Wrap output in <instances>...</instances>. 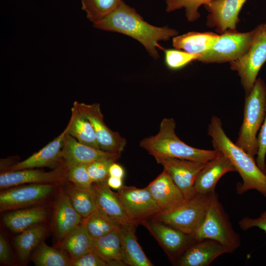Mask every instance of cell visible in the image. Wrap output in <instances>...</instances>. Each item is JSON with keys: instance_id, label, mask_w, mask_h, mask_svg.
<instances>
[{"instance_id": "cell-1", "label": "cell", "mask_w": 266, "mask_h": 266, "mask_svg": "<svg viewBox=\"0 0 266 266\" xmlns=\"http://www.w3.org/2000/svg\"><path fill=\"white\" fill-rule=\"evenodd\" d=\"M93 26L100 30L121 33L135 39L155 60L159 57L157 48L164 49L158 42L167 41L178 34L176 30L167 26L159 27L149 24L122 0L115 10Z\"/></svg>"}, {"instance_id": "cell-2", "label": "cell", "mask_w": 266, "mask_h": 266, "mask_svg": "<svg viewBox=\"0 0 266 266\" xmlns=\"http://www.w3.org/2000/svg\"><path fill=\"white\" fill-rule=\"evenodd\" d=\"M207 133L211 138L214 149L227 157L241 176L242 182L236 185L241 195L255 190L266 198V174L258 166L254 157L233 142L225 132L221 119L213 116L208 126Z\"/></svg>"}, {"instance_id": "cell-3", "label": "cell", "mask_w": 266, "mask_h": 266, "mask_svg": "<svg viewBox=\"0 0 266 266\" xmlns=\"http://www.w3.org/2000/svg\"><path fill=\"white\" fill-rule=\"evenodd\" d=\"M176 123L172 118L163 119L159 131L155 135L144 138L139 146L155 157H169L207 163L220 152L192 147L180 139L176 134Z\"/></svg>"}, {"instance_id": "cell-4", "label": "cell", "mask_w": 266, "mask_h": 266, "mask_svg": "<svg viewBox=\"0 0 266 266\" xmlns=\"http://www.w3.org/2000/svg\"><path fill=\"white\" fill-rule=\"evenodd\" d=\"M266 111V85L261 78L257 79L246 96L243 119L235 144L254 157L258 152L257 134L265 119Z\"/></svg>"}, {"instance_id": "cell-5", "label": "cell", "mask_w": 266, "mask_h": 266, "mask_svg": "<svg viewBox=\"0 0 266 266\" xmlns=\"http://www.w3.org/2000/svg\"><path fill=\"white\" fill-rule=\"evenodd\" d=\"M196 241L212 239L233 252L241 244L239 235L234 230L216 192L212 196L204 220L192 234Z\"/></svg>"}, {"instance_id": "cell-6", "label": "cell", "mask_w": 266, "mask_h": 266, "mask_svg": "<svg viewBox=\"0 0 266 266\" xmlns=\"http://www.w3.org/2000/svg\"><path fill=\"white\" fill-rule=\"evenodd\" d=\"M213 193L196 194L172 208L161 211L153 216L151 220L192 234L204 220Z\"/></svg>"}, {"instance_id": "cell-7", "label": "cell", "mask_w": 266, "mask_h": 266, "mask_svg": "<svg viewBox=\"0 0 266 266\" xmlns=\"http://www.w3.org/2000/svg\"><path fill=\"white\" fill-rule=\"evenodd\" d=\"M258 26L248 32L229 29L219 34L215 43L200 56L198 61L204 63H223L233 61L244 55L250 47Z\"/></svg>"}, {"instance_id": "cell-8", "label": "cell", "mask_w": 266, "mask_h": 266, "mask_svg": "<svg viewBox=\"0 0 266 266\" xmlns=\"http://www.w3.org/2000/svg\"><path fill=\"white\" fill-rule=\"evenodd\" d=\"M266 61V28L258 26V31L247 52L230 63L231 68L237 71L246 96L251 91L258 74Z\"/></svg>"}, {"instance_id": "cell-9", "label": "cell", "mask_w": 266, "mask_h": 266, "mask_svg": "<svg viewBox=\"0 0 266 266\" xmlns=\"http://www.w3.org/2000/svg\"><path fill=\"white\" fill-rule=\"evenodd\" d=\"M55 184H26L1 190L0 212L24 208L41 202L54 191Z\"/></svg>"}, {"instance_id": "cell-10", "label": "cell", "mask_w": 266, "mask_h": 266, "mask_svg": "<svg viewBox=\"0 0 266 266\" xmlns=\"http://www.w3.org/2000/svg\"><path fill=\"white\" fill-rule=\"evenodd\" d=\"M117 194L127 214L135 225L161 211L147 188L123 185Z\"/></svg>"}, {"instance_id": "cell-11", "label": "cell", "mask_w": 266, "mask_h": 266, "mask_svg": "<svg viewBox=\"0 0 266 266\" xmlns=\"http://www.w3.org/2000/svg\"><path fill=\"white\" fill-rule=\"evenodd\" d=\"M75 101L79 110L91 123L100 149L110 153L121 154L126 146V140L106 126L100 105L98 103L88 104Z\"/></svg>"}, {"instance_id": "cell-12", "label": "cell", "mask_w": 266, "mask_h": 266, "mask_svg": "<svg viewBox=\"0 0 266 266\" xmlns=\"http://www.w3.org/2000/svg\"><path fill=\"white\" fill-rule=\"evenodd\" d=\"M170 175L185 199L194 197L196 193L194 183L200 171L206 163L169 157H155Z\"/></svg>"}, {"instance_id": "cell-13", "label": "cell", "mask_w": 266, "mask_h": 266, "mask_svg": "<svg viewBox=\"0 0 266 266\" xmlns=\"http://www.w3.org/2000/svg\"><path fill=\"white\" fill-rule=\"evenodd\" d=\"M67 168L63 163L53 170L46 172L43 169L29 168L1 172L0 190L26 184H51L57 185L67 179Z\"/></svg>"}, {"instance_id": "cell-14", "label": "cell", "mask_w": 266, "mask_h": 266, "mask_svg": "<svg viewBox=\"0 0 266 266\" xmlns=\"http://www.w3.org/2000/svg\"><path fill=\"white\" fill-rule=\"evenodd\" d=\"M159 242L171 260L178 259L196 240L192 234L185 233L170 226L153 220L141 223Z\"/></svg>"}, {"instance_id": "cell-15", "label": "cell", "mask_w": 266, "mask_h": 266, "mask_svg": "<svg viewBox=\"0 0 266 266\" xmlns=\"http://www.w3.org/2000/svg\"><path fill=\"white\" fill-rule=\"evenodd\" d=\"M246 0H212L205 4L207 26L214 28L220 34L228 30L236 29L239 13Z\"/></svg>"}, {"instance_id": "cell-16", "label": "cell", "mask_w": 266, "mask_h": 266, "mask_svg": "<svg viewBox=\"0 0 266 266\" xmlns=\"http://www.w3.org/2000/svg\"><path fill=\"white\" fill-rule=\"evenodd\" d=\"M63 161L67 168L107 159L118 160L121 154L110 153L84 144L66 132L62 150Z\"/></svg>"}, {"instance_id": "cell-17", "label": "cell", "mask_w": 266, "mask_h": 266, "mask_svg": "<svg viewBox=\"0 0 266 266\" xmlns=\"http://www.w3.org/2000/svg\"><path fill=\"white\" fill-rule=\"evenodd\" d=\"M66 132L67 129L66 127L62 133L38 152L21 162H18L3 172L42 167L56 168L63 162L62 150Z\"/></svg>"}, {"instance_id": "cell-18", "label": "cell", "mask_w": 266, "mask_h": 266, "mask_svg": "<svg viewBox=\"0 0 266 266\" xmlns=\"http://www.w3.org/2000/svg\"><path fill=\"white\" fill-rule=\"evenodd\" d=\"M229 249L218 241L203 239L195 241L177 261L180 266H208L215 259Z\"/></svg>"}, {"instance_id": "cell-19", "label": "cell", "mask_w": 266, "mask_h": 266, "mask_svg": "<svg viewBox=\"0 0 266 266\" xmlns=\"http://www.w3.org/2000/svg\"><path fill=\"white\" fill-rule=\"evenodd\" d=\"M236 169L230 160L221 152L215 158L206 163L198 173L194 183L195 193L210 194L215 192L219 179L225 174Z\"/></svg>"}, {"instance_id": "cell-20", "label": "cell", "mask_w": 266, "mask_h": 266, "mask_svg": "<svg viewBox=\"0 0 266 266\" xmlns=\"http://www.w3.org/2000/svg\"><path fill=\"white\" fill-rule=\"evenodd\" d=\"M97 208L120 226H135L126 213L117 194L106 182L93 183Z\"/></svg>"}, {"instance_id": "cell-21", "label": "cell", "mask_w": 266, "mask_h": 266, "mask_svg": "<svg viewBox=\"0 0 266 266\" xmlns=\"http://www.w3.org/2000/svg\"><path fill=\"white\" fill-rule=\"evenodd\" d=\"M146 188L161 211L172 208L185 200L170 175L164 169Z\"/></svg>"}, {"instance_id": "cell-22", "label": "cell", "mask_w": 266, "mask_h": 266, "mask_svg": "<svg viewBox=\"0 0 266 266\" xmlns=\"http://www.w3.org/2000/svg\"><path fill=\"white\" fill-rule=\"evenodd\" d=\"M83 222L84 219L75 210L66 194H60L54 212V230L60 242Z\"/></svg>"}, {"instance_id": "cell-23", "label": "cell", "mask_w": 266, "mask_h": 266, "mask_svg": "<svg viewBox=\"0 0 266 266\" xmlns=\"http://www.w3.org/2000/svg\"><path fill=\"white\" fill-rule=\"evenodd\" d=\"M48 213L47 208L42 206L13 210L4 215L3 222L10 231L19 233L42 224L47 219Z\"/></svg>"}, {"instance_id": "cell-24", "label": "cell", "mask_w": 266, "mask_h": 266, "mask_svg": "<svg viewBox=\"0 0 266 266\" xmlns=\"http://www.w3.org/2000/svg\"><path fill=\"white\" fill-rule=\"evenodd\" d=\"M120 228L93 239V251L106 262L107 266L127 265L122 249Z\"/></svg>"}, {"instance_id": "cell-25", "label": "cell", "mask_w": 266, "mask_h": 266, "mask_svg": "<svg viewBox=\"0 0 266 266\" xmlns=\"http://www.w3.org/2000/svg\"><path fill=\"white\" fill-rule=\"evenodd\" d=\"M219 36V34L212 32H190L173 37L172 45L176 49L200 56L211 47Z\"/></svg>"}, {"instance_id": "cell-26", "label": "cell", "mask_w": 266, "mask_h": 266, "mask_svg": "<svg viewBox=\"0 0 266 266\" xmlns=\"http://www.w3.org/2000/svg\"><path fill=\"white\" fill-rule=\"evenodd\" d=\"M71 112V117L66 127L67 133L80 143L100 149L91 123L79 110L76 101Z\"/></svg>"}, {"instance_id": "cell-27", "label": "cell", "mask_w": 266, "mask_h": 266, "mask_svg": "<svg viewBox=\"0 0 266 266\" xmlns=\"http://www.w3.org/2000/svg\"><path fill=\"white\" fill-rule=\"evenodd\" d=\"M133 225L121 226L120 234L122 249L127 265L152 266L139 245L135 235Z\"/></svg>"}, {"instance_id": "cell-28", "label": "cell", "mask_w": 266, "mask_h": 266, "mask_svg": "<svg viewBox=\"0 0 266 266\" xmlns=\"http://www.w3.org/2000/svg\"><path fill=\"white\" fill-rule=\"evenodd\" d=\"M94 240L82 224L60 241L61 248L73 261L93 250Z\"/></svg>"}, {"instance_id": "cell-29", "label": "cell", "mask_w": 266, "mask_h": 266, "mask_svg": "<svg viewBox=\"0 0 266 266\" xmlns=\"http://www.w3.org/2000/svg\"><path fill=\"white\" fill-rule=\"evenodd\" d=\"M47 228L42 224L32 227L20 233L14 239V245L20 261L26 263L33 251L42 241Z\"/></svg>"}, {"instance_id": "cell-30", "label": "cell", "mask_w": 266, "mask_h": 266, "mask_svg": "<svg viewBox=\"0 0 266 266\" xmlns=\"http://www.w3.org/2000/svg\"><path fill=\"white\" fill-rule=\"evenodd\" d=\"M65 193L75 210L83 219L97 209L93 188H82L70 182L66 186Z\"/></svg>"}, {"instance_id": "cell-31", "label": "cell", "mask_w": 266, "mask_h": 266, "mask_svg": "<svg viewBox=\"0 0 266 266\" xmlns=\"http://www.w3.org/2000/svg\"><path fill=\"white\" fill-rule=\"evenodd\" d=\"M32 260L36 266H72L68 253L50 247L43 241L33 252Z\"/></svg>"}, {"instance_id": "cell-32", "label": "cell", "mask_w": 266, "mask_h": 266, "mask_svg": "<svg viewBox=\"0 0 266 266\" xmlns=\"http://www.w3.org/2000/svg\"><path fill=\"white\" fill-rule=\"evenodd\" d=\"M83 224L93 239L104 236L121 227L98 209L84 219Z\"/></svg>"}, {"instance_id": "cell-33", "label": "cell", "mask_w": 266, "mask_h": 266, "mask_svg": "<svg viewBox=\"0 0 266 266\" xmlns=\"http://www.w3.org/2000/svg\"><path fill=\"white\" fill-rule=\"evenodd\" d=\"M122 0H81L82 9L87 18L96 23L111 13Z\"/></svg>"}, {"instance_id": "cell-34", "label": "cell", "mask_w": 266, "mask_h": 266, "mask_svg": "<svg viewBox=\"0 0 266 266\" xmlns=\"http://www.w3.org/2000/svg\"><path fill=\"white\" fill-rule=\"evenodd\" d=\"M212 0H166L167 12L184 8L186 17L189 22H193L200 17L199 7Z\"/></svg>"}, {"instance_id": "cell-35", "label": "cell", "mask_w": 266, "mask_h": 266, "mask_svg": "<svg viewBox=\"0 0 266 266\" xmlns=\"http://www.w3.org/2000/svg\"><path fill=\"white\" fill-rule=\"evenodd\" d=\"M165 62L171 70H177L185 66L194 60H197L200 55L188 53L179 49H165Z\"/></svg>"}, {"instance_id": "cell-36", "label": "cell", "mask_w": 266, "mask_h": 266, "mask_svg": "<svg viewBox=\"0 0 266 266\" xmlns=\"http://www.w3.org/2000/svg\"><path fill=\"white\" fill-rule=\"evenodd\" d=\"M117 160L107 159L98 160L88 164L87 169L93 183L106 182L109 177L110 165Z\"/></svg>"}, {"instance_id": "cell-37", "label": "cell", "mask_w": 266, "mask_h": 266, "mask_svg": "<svg viewBox=\"0 0 266 266\" xmlns=\"http://www.w3.org/2000/svg\"><path fill=\"white\" fill-rule=\"evenodd\" d=\"M87 164H81L67 168L68 181L75 186L84 189L93 188L92 182L89 174Z\"/></svg>"}, {"instance_id": "cell-38", "label": "cell", "mask_w": 266, "mask_h": 266, "mask_svg": "<svg viewBox=\"0 0 266 266\" xmlns=\"http://www.w3.org/2000/svg\"><path fill=\"white\" fill-rule=\"evenodd\" d=\"M258 142V152L256 162L259 168L266 174V111L264 120L260 128L257 136Z\"/></svg>"}, {"instance_id": "cell-39", "label": "cell", "mask_w": 266, "mask_h": 266, "mask_svg": "<svg viewBox=\"0 0 266 266\" xmlns=\"http://www.w3.org/2000/svg\"><path fill=\"white\" fill-rule=\"evenodd\" d=\"M240 229L246 231L254 227H257L266 233V211L263 212L259 217L252 218L249 217H243L238 222Z\"/></svg>"}, {"instance_id": "cell-40", "label": "cell", "mask_w": 266, "mask_h": 266, "mask_svg": "<svg viewBox=\"0 0 266 266\" xmlns=\"http://www.w3.org/2000/svg\"><path fill=\"white\" fill-rule=\"evenodd\" d=\"M73 266H106V262L101 259L93 250L72 262Z\"/></svg>"}, {"instance_id": "cell-41", "label": "cell", "mask_w": 266, "mask_h": 266, "mask_svg": "<svg viewBox=\"0 0 266 266\" xmlns=\"http://www.w3.org/2000/svg\"><path fill=\"white\" fill-rule=\"evenodd\" d=\"M0 261L2 264H10L12 256L9 244L3 235L0 234Z\"/></svg>"}, {"instance_id": "cell-42", "label": "cell", "mask_w": 266, "mask_h": 266, "mask_svg": "<svg viewBox=\"0 0 266 266\" xmlns=\"http://www.w3.org/2000/svg\"><path fill=\"white\" fill-rule=\"evenodd\" d=\"M125 175V171L123 167L116 162H113L110 165L109 168V176L123 178Z\"/></svg>"}, {"instance_id": "cell-43", "label": "cell", "mask_w": 266, "mask_h": 266, "mask_svg": "<svg viewBox=\"0 0 266 266\" xmlns=\"http://www.w3.org/2000/svg\"><path fill=\"white\" fill-rule=\"evenodd\" d=\"M106 183L110 188L119 190L123 186V179L119 177L109 176Z\"/></svg>"}, {"instance_id": "cell-44", "label": "cell", "mask_w": 266, "mask_h": 266, "mask_svg": "<svg viewBox=\"0 0 266 266\" xmlns=\"http://www.w3.org/2000/svg\"><path fill=\"white\" fill-rule=\"evenodd\" d=\"M264 25H265V26L266 28V23L264 24Z\"/></svg>"}]
</instances>
